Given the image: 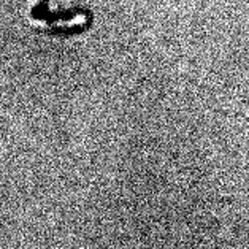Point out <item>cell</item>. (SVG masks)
I'll list each match as a JSON object with an SVG mask.
<instances>
[{
    "label": "cell",
    "instance_id": "cell-1",
    "mask_svg": "<svg viewBox=\"0 0 249 249\" xmlns=\"http://www.w3.org/2000/svg\"><path fill=\"white\" fill-rule=\"evenodd\" d=\"M30 18L48 34L76 35L92 26V15L86 10H57L50 7L48 0H38L30 8Z\"/></svg>",
    "mask_w": 249,
    "mask_h": 249
}]
</instances>
